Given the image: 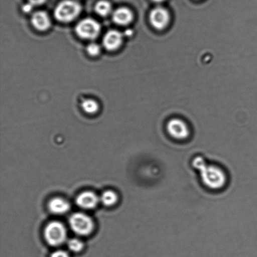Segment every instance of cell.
<instances>
[{
    "label": "cell",
    "instance_id": "obj_1",
    "mask_svg": "<svg viewBox=\"0 0 257 257\" xmlns=\"http://www.w3.org/2000/svg\"><path fill=\"white\" fill-rule=\"evenodd\" d=\"M192 165L200 172L201 181L206 187L212 190H220L225 187L227 177L222 168L208 165L201 156L195 158Z\"/></svg>",
    "mask_w": 257,
    "mask_h": 257
},
{
    "label": "cell",
    "instance_id": "obj_2",
    "mask_svg": "<svg viewBox=\"0 0 257 257\" xmlns=\"http://www.w3.org/2000/svg\"><path fill=\"white\" fill-rule=\"evenodd\" d=\"M44 236L45 240L50 245L59 246L66 240V229L59 221H52L48 224L45 228Z\"/></svg>",
    "mask_w": 257,
    "mask_h": 257
},
{
    "label": "cell",
    "instance_id": "obj_3",
    "mask_svg": "<svg viewBox=\"0 0 257 257\" xmlns=\"http://www.w3.org/2000/svg\"><path fill=\"white\" fill-rule=\"evenodd\" d=\"M81 7L77 2L65 0L60 3L55 10V17L60 22H69L79 14Z\"/></svg>",
    "mask_w": 257,
    "mask_h": 257
},
{
    "label": "cell",
    "instance_id": "obj_4",
    "mask_svg": "<svg viewBox=\"0 0 257 257\" xmlns=\"http://www.w3.org/2000/svg\"><path fill=\"white\" fill-rule=\"evenodd\" d=\"M72 230L79 235H87L92 232L94 223L89 216L82 213H74L69 220Z\"/></svg>",
    "mask_w": 257,
    "mask_h": 257
},
{
    "label": "cell",
    "instance_id": "obj_5",
    "mask_svg": "<svg viewBox=\"0 0 257 257\" xmlns=\"http://www.w3.org/2000/svg\"><path fill=\"white\" fill-rule=\"evenodd\" d=\"M100 30V25L91 19L82 20L75 28L77 35L85 39H95L99 35Z\"/></svg>",
    "mask_w": 257,
    "mask_h": 257
},
{
    "label": "cell",
    "instance_id": "obj_6",
    "mask_svg": "<svg viewBox=\"0 0 257 257\" xmlns=\"http://www.w3.org/2000/svg\"><path fill=\"white\" fill-rule=\"evenodd\" d=\"M166 130L171 137L178 141L185 140L190 135V131L188 125L180 119H171L167 123Z\"/></svg>",
    "mask_w": 257,
    "mask_h": 257
},
{
    "label": "cell",
    "instance_id": "obj_7",
    "mask_svg": "<svg viewBox=\"0 0 257 257\" xmlns=\"http://www.w3.org/2000/svg\"><path fill=\"white\" fill-rule=\"evenodd\" d=\"M150 20L151 25L155 29L162 30L170 24V12L165 8L161 6L156 7L151 10Z\"/></svg>",
    "mask_w": 257,
    "mask_h": 257
},
{
    "label": "cell",
    "instance_id": "obj_8",
    "mask_svg": "<svg viewBox=\"0 0 257 257\" xmlns=\"http://www.w3.org/2000/svg\"><path fill=\"white\" fill-rule=\"evenodd\" d=\"M99 202V198L91 191H85L80 194L76 199V203L79 207L84 209L94 208Z\"/></svg>",
    "mask_w": 257,
    "mask_h": 257
},
{
    "label": "cell",
    "instance_id": "obj_9",
    "mask_svg": "<svg viewBox=\"0 0 257 257\" xmlns=\"http://www.w3.org/2000/svg\"><path fill=\"white\" fill-rule=\"evenodd\" d=\"M122 42V35L116 30H111L105 35L103 44L105 49L114 50L118 49Z\"/></svg>",
    "mask_w": 257,
    "mask_h": 257
},
{
    "label": "cell",
    "instance_id": "obj_10",
    "mask_svg": "<svg viewBox=\"0 0 257 257\" xmlns=\"http://www.w3.org/2000/svg\"><path fill=\"white\" fill-rule=\"evenodd\" d=\"M32 23L35 29L44 31L50 26V20L49 16L44 12H38L33 15Z\"/></svg>",
    "mask_w": 257,
    "mask_h": 257
},
{
    "label": "cell",
    "instance_id": "obj_11",
    "mask_svg": "<svg viewBox=\"0 0 257 257\" xmlns=\"http://www.w3.org/2000/svg\"><path fill=\"white\" fill-rule=\"evenodd\" d=\"M112 19L115 24L120 25L130 24L133 19L132 12L126 8H120L115 10L112 15Z\"/></svg>",
    "mask_w": 257,
    "mask_h": 257
},
{
    "label": "cell",
    "instance_id": "obj_12",
    "mask_svg": "<svg viewBox=\"0 0 257 257\" xmlns=\"http://www.w3.org/2000/svg\"><path fill=\"white\" fill-rule=\"evenodd\" d=\"M49 208L52 213L61 215L67 212L69 210L70 205L67 201L60 198H53L49 203Z\"/></svg>",
    "mask_w": 257,
    "mask_h": 257
},
{
    "label": "cell",
    "instance_id": "obj_13",
    "mask_svg": "<svg viewBox=\"0 0 257 257\" xmlns=\"http://www.w3.org/2000/svg\"><path fill=\"white\" fill-rule=\"evenodd\" d=\"M117 196L114 191H106L102 193L100 196V201L104 204L105 206H110L116 203Z\"/></svg>",
    "mask_w": 257,
    "mask_h": 257
},
{
    "label": "cell",
    "instance_id": "obj_14",
    "mask_svg": "<svg viewBox=\"0 0 257 257\" xmlns=\"http://www.w3.org/2000/svg\"><path fill=\"white\" fill-rule=\"evenodd\" d=\"M95 12L100 16L105 17L110 14L111 11V5L109 2L105 1H100L98 2L95 5Z\"/></svg>",
    "mask_w": 257,
    "mask_h": 257
},
{
    "label": "cell",
    "instance_id": "obj_15",
    "mask_svg": "<svg viewBox=\"0 0 257 257\" xmlns=\"http://www.w3.org/2000/svg\"><path fill=\"white\" fill-rule=\"evenodd\" d=\"M82 107L85 112L89 113V114H94V113L97 111L99 105L94 100L88 99L82 102Z\"/></svg>",
    "mask_w": 257,
    "mask_h": 257
},
{
    "label": "cell",
    "instance_id": "obj_16",
    "mask_svg": "<svg viewBox=\"0 0 257 257\" xmlns=\"http://www.w3.org/2000/svg\"><path fill=\"white\" fill-rule=\"evenodd\" d=\"M68 247L74 252H79L83 248V243L76 238H73L68 241Z\"/></svg>",
    "mask_w": 257,
    "mask_h": 257
},
{
    "label": "cell",
    "instance_id": "obj_17",
    "mask_svg": "<svg viewBox=\"0 0 257 257\" xmlns=\"http://www.w3.org/2000/svg\"><path fill=\"white\" fill-rule=\"evenodd\" d=\"M87 51L91 56H95V55L99 54L100 47L99 45L92 43V44H89V46L87 47Z\"/></svg>",
    "mask_w": 257,
    "mask_h": 257
},
{
    "label": "cell",
    "instance_id": "obj_18",
    "mask_svg": "<svg viewBox=\"0 0 257 257\" xmlns=\"http://www.w3.org/2000/svg\"><path fill=\"white\" fill-rule=\"evenodd\" d=\"M50 257H69V253L64 250H57L54 251Z\"/></svg>",
    "mask_w": 257,
    "mask_h": 257
},
{
    "label": "cell",
    "instance_id": "obj_19",
    "mask_svg": "<svg viewBox=\"0 0 257 257\" xmlns=\"http://www.w3.org/2000/svg\"><path fill=\"white\" fill-rule=\"evenodd\" d=\"M33 6H34V5L29 3V4L24 5V7H23V10L26 13L30 12L31 11Z\"/></svg>",
    "mask_w": 257,
    "mask_h": 257
},
{
    "label": "cell",
    "instance_id": "obj_20",
    "mask_svg": "<svg viewBox=\"0 0 257 257\" xmlns=\"http://www.w3.org/2000/svg\"><path fill=\"white\" fill-rule=\"evenodd\" d=\"M30 4L33 5H39L44 3L45 0H29Z\"/></svg>",
    "mask_w": 257,
    "mask_h": 257
},
{
    "label": "cell",
    "instance_id": "obj_21",
    "mask_svg": "<svg viewBox=\"0 0 257 257\" xmlns=\"http://www.w3.org/2000/svg\"><path fill=\"white\" fill-rule=\"evenodd\" d=\"M153 2L155 3L156 4L161 5L163 4V3L165 2L166 0H151Z\"/></svg>",
    "mask_w": 257,
    "mask_h": 257
},
{
    "label": "cell",
    "instance_id": "obj_22",
    "mask_svg": "<svg viewBox=\"0 0 257 257\" xmlns=\"http://www.w3.org/2000/svg\"><path fill=\"white\" fill-rule=\"evenodd\" d=\"M126 35H128V36H130V35H131V30H127V31L126 32Z\"/></svg>",
    "mask_w": 257,
    "mask_h": 257
}]
</instances>
